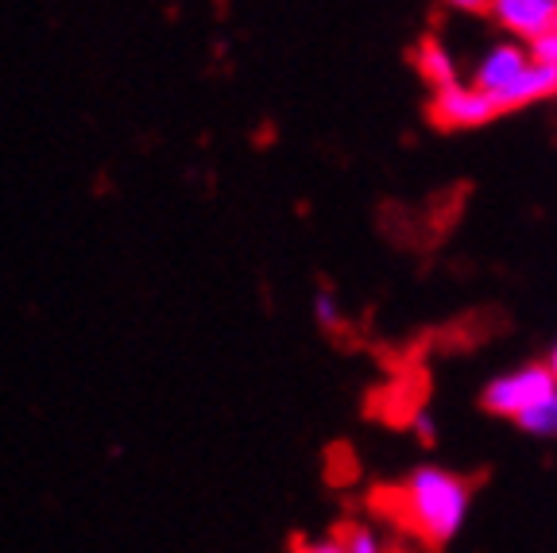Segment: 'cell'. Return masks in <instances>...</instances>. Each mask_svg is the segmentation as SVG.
Segmentation results:
<instances>
[{"mask_svg": "<svg viewBox=\"0 0 557 553\" xmlns=\"http://www.w3.org/2000/svg\"><path fill=\"white\" fill-rule=\"evenodd\" d=\"M395 519L426 545H449L472 515V484L442 465H418L392 488Z\"/></svg>", "mask_w": 557, "mask_h": 553, "instance_id": "obj_1", "label": "cell"}, {"mask_svg": "<svg viewBox=\"0 0 557 553\" xmlns=\"http://www.w3.org/2000/svg\"><path fill=\"white\" fill-rule=\"evenodd\" d=\"M554 391H557V380L546 368V360L542 364H519V368H511V372H499L496 380H487L480 403H484L487 415L507 418V422H519V418L531 415L539 403H546Z\"/></svg>", "mask_w": 557, "mask_h": 553, "instance_id": "obj_2", "label": "cell"}, {"mask_svg": "<svg viewBox=\"0 0 557 553\" xmlns=\"http://www.w3.org/2000/svg\"><path fill=\"white\" fill-rule=\"evenodd\" d=\"M430 113L442 128H484L487 121H496L499 109L484 89H476L472 82H457L449 89H437Z\"/></svg>", "mask_w": 557, "mask_h": 553, "instance_id": "obj_3", "label": "cell"}, {"mask_svg": "<svg viewBox=\"0 0 557 553\" xmlns=\"http://www.w3.org/2000/svg\"><path fill=\"white\" fill-rule=\"evenodd\" d=\"M557 0H487V20L519 44H531L554 27Z\"/></svg>", "mask_w": 557, "mask_h": 553, "instance_id": "obj_4", "label": "cell"}, {"mask_svg": "<svg viewBox=\"0 0 557 553\" xmlns=\"http://www.w3.org/2000/svg\"><path fill=\"white\" fill-rule=\"evenodd\" d=\"M531 62L534 59H531V51H527V44H519V39H504V44H492L484 54H480L469 82L496 101V97L504 94V89L511 86V82L519 78Z\"/></svg>", "mask_w": 557, "mask_h": 553, "instance_id": "obj_5", "label": "cell"}, {"mask_svg": "<svg viewBox=\"0 0 557 553\" xmlns=\"http://www.w3.org/2000/svg\"><path fill=\"white\" fill-rule=\"evenodd\" d=\"M554 94H557V66L531 62V66L522 70L519 78L496 97V109L499 113H511V109H527V105H539Z\"/></svg>", "mask_w": 557, "mask_h": 553, "instance_id": "obj_6", "label": "cell"}, {"mask_svg": "<svg viewBox=\"0 0 557 553\" xmlns=\"http://www.w3.org/2000/svg\"><path fill=\"white\" fill-rule=\"evenodd\" d=\"M414 62H418V74L426 78V86L434 89V94L437 89H449V86H457V82H465L461 66H457V54H453L442 39H434V35L418 44Z\"/></svg>", "mask_w": 557, "mask_h": 553, "instance_id": "obj_7", "label": "cell"}, {"mask_svg": "<svg viewBox=\"0 0 557 553\" xmlns=\"http://www.w3.org/2000/svg\"><path fill=\"white\" fill-rule=\"evenodd\" d=\"M515 426H519V430L527 433V438L557 441V391L546 398V403H539V407H534L531 415H522Z\"/></svg>", "mask_w": 557, "mask_h": 553, "instance_id": "obj_8", "label": "cell"}, {"mask_svg": "<svg viewBox=\"0 0 557 553\" xmlns=\"http://www.w3.org/2000/svg\"><path fill=\"white\" fill-rule=\"evenodd\" d=\"M341 542H345V553H387V542L372 523H348L341 530Z\"/></svg>", "mask_w": 557, "mask_h": 553, "instance_id": "obj_9", "label": "cell"}, {"mask_svg": "<svg viewBox=\"0 0 557 553\" xmlns=\"http://www.w3.org/2000/svg\"><path fill=\"white\" fill-rule=\"evenodd\" d=\"M313 318H318V325H322L325 333H333V329L341 325V306H337V298H333V291L313 294Z\"/></svg>", "mask_w": 557, "mask_h": 553, "instance_id": "obj_10", "label": "cell"}, {"mask_svg": "<svg viewBox=\"0 0 557 553\" xmlns=\"http://www.w3.org/2000/svg\"><path fill=\"white\" fill-rule=\"evenodd\" d=\"M527 51H531L534 62H542V66H557V32L549 27V32H542L539 39H531L527 44Z\"/></svg>", "mask_w": 557, "mask_h": 553, "instance_id": "obj_11", "label": "cell"}, {"mask_svg": "<svg viewBox=\"0 0 557 553\" xmlns=\"http://www.w3.org/2000/svg\"><path fill=\"white\" fill-rule=\"evenodd\" d=\"M295 553H345V542H341V534H318L298 542Z\"/></svg>", "mask_w": 557, "mask_h": 553, "instance_id": "obj_12", "label": "cell"}, {"mask_svg": "<svg viewBox=\"0 0 557 553\" xmlns=\"http://www.w3.org/2000/svg\"><path fill=\"white\" fill-rule=\"evenodd\" d=\"M410 426H414L418 441H426V445L437 438V422H434V415H426V410H418V415L410 418Z\"/></svg>", "mask_w": 557, "mask_h": 553, "instance_id": "obj_13", "label": "cell"}, {"mask_svg": "<svg viewBox=\"0 0 557 553\" xmlns=\"http://www.w3.org/2000/svg\"><path fill=\"white\" fill-rule=\"evenodd\" d=\"M453 9L472 12V16H487V0H449Z\"/></svg>", "mask_w": 557, "mask_h": 553, "instance_id": "obj_14", "label": "cell"}, {"mask_svg": "<svg viewBox=\"0 0 557 553\" xmlns=\"http://www.w3.org/2000/svg\"><path fill=\"white\" fill-rule=\"evenodd\" d=\"M546 368L554 372V380H557V341L549 345V353H546Z\"/></svg>", "mask_w": 557, "mask_h": 553, "instance_id": "obj_15", "label": "cell"}, {"mask_svg": "<svg viewBox=\"0 0 557 553\" xmlns=\"http://www.w3.org/2000/svg\"><path fill=\"white\" fill-rule=\"evenodd\" d=\"M554 32H557V16H554Z\"/></svg>", "mask_w": 557, "mask_h": 553, "instance_id": "obj_16", "label": "cell"}]
</instances>
